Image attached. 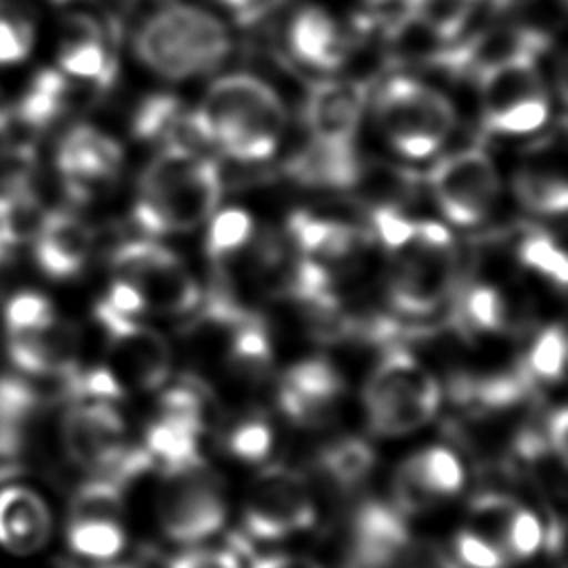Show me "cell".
Returning a JSON list of instances; mask_svg holds the SVG:
<instances>
[{
    "label": "cell",
    "mask_w": 568,
    "mask_h": 568,
    "mask_svg": "<svg viewBox=\"0 0 568 568\" xmlns=\"http://www.w3.org/2000/svg\"><path fill=\"white\" fill-rule=\"evenodd\" d=\"M373 464H375L373 448L357 437L337 439L320 453V470L339 490L357 488L373 470Z\"/></svg>",
    "instance_id": "25"
},
{
    "label": "cell",
    "mask_w": 568,
    "mask_h": 568,
    "mask_svg": "<svg viewBox=\"0 0 568 568\" xmlns=\"http://www.w3.org/2000/svg\"><path fill=\"white\" fill-rule=\"evenodd\" d=\"M91 248L89 229L71 213H49L38 231L36 260L51 277H71L80 273Z\"/></svg>",
    "instance_id": "19"
},
{
    "label": "cell",
    "mask_w": 568,
    "mask_h": 568,
    "mask_svg": "<svg viewBox=\"0 0 568 568\" xmlns=\"http://www.w3.org/2000/svg\"><path fill=\"white\" fill-rule=\"evenodd\" d=\"M248 537L235 532L224 548L189 550L169 561V568H240L242 557H248Z\"/></svg>",
    "instance_id": "43"
},
{
    "label": "cell",
    "mask_w": 568,
    "mask_h": 568,
    "mask_svg": "<svg viewBox=\"0 0 568 568\" xmlns=\"http://www.w3.org/2000/svg\"><path fill=\"white\" fill-rule=\"evenodd\" d=\"M33 44V24L9 2L0 0V64L27 58Z\"/></svg>",
    "instance_id": "39"
},
{
    "label": "cell",
    "mask_w": 568,
    "mask_h": 568,
    "mask_svg": "<svg viewBox=\"0 0 568 568\" xmlns=\"http://www.w3.org/2000/svg\"><path fill=\"white\" fill-rule=\"evenodd\" d=\"M51 510L40 493L27 486L0 488V546L13 555H31L51 537Z\"/></svg>",
    "instance_id": "17"
},
{
    "label": "cell",
    "mask_w": 568,
    "mask_h": 568,
    "mask_svg": "<svg viewBox=\"0 0 568 568\" xmlns=\"http://www.w3.org/2000/svg\"><path fill=\"white\" fill-rule=\"evenodd\" d=\"M195 113L211 142L242 162L271 158L286 124L280 95L248 73H231L213 82Z\"/></svg>",
    "instance_id": "2"
},
{
    "label": "cell",
    "mask_w": 568,
    "mask_h": 568,
    "mask_svg": "<svg viewBox=\"0 0 568 568\" xmlns=\"http://www.w3.org/2000/svg\"><path fill=\"white\" fill-rule=\"evenodd\" d=\"M67 544L80 557L109 561L124 548V532L118 521L111 519H80L69 521Z\"/></svg>",
    "instance_id": "26"
},
{
    "label": "cell",
    "mask_w": 568,
    "mask_h": 568,
    "mask_svg": "<svg viewBox=\"0 0 568 568\" xmlns=\"http://www.w3.org/2000/svg\"><path fill=\"white\" fill-rule=\"evenodd\" d=\"M541 544H544V526L539 517L524 506H515L499 537V546L504 548L508 559L510 561L526 559L535 555L541 548Z\"/></svg>",
    "instance_id": "35"
},
{
    "label": "cell",
    "mask_w": 568,
    "mask_h": 568,
    "mask_svg": "<svg viewBox=\"0 0 568 568\" xmlns=\"http://www.w3.org/2000/svg\"><path fill=\"white\" fill-rule=\"evenodd\" d=\"M273 446V430L264 419H244L226 435V448L233 457L244 462H260Z\"/></svg>",
    "instance_id": "41"
},
{
    "label": "cell",
    "mask_w": 568,
    "mask_h": 568,
    "mask_svg": "<svg viewBox=\"0 0 568 568\" xmlns=\"http://www.w3.org/2000/svg\"><path fill=\"white\" fill-rule=\"evenodd\" d=\"M67 95V80L51 69L40 71L29 91L18 102V118L29 126H47L62 109Z\"/></svg>",
    "instance_id": "27"
},
{
    "label": "cell",
    "mask_w": 568,
    "mask_h": 568,
    "mask_svg": "<svg viewBox=\"0 0 568 568\" xmlns=\"http://www.w3.org/2000/svg\"><path fill=\"white\" fill-rule=\"evenodd\" d=\"M231 364L244 375H262L271 364V342L257 317L244 315L233 324Z\"/></svg>",
    "instance_id": "29"
},
{
    "label": "cell",
    "mask_w": 568,
    "mask_h": 568,
    "mask_svg": "<svg viewBox=\"0 0 568 568\" xmlns=\"http://www.w3.org/2000/svg\"><path fill=\"white\" fill-rule=\"evenodd\" d=\"M566 424H568V413L564 406H559L557 410H552L548 415V422H546V428H544V435H546V442L550 446V450L564 462L566 457Z\"/></svg>",
    "instance_id": "46"
},
{
    "label": "cell",
    "mask_w": 568,
    "mask_h": 568,
    "mask_svg": "<svg viewBox=\"0 0 568 568\" xmlns=\"http://www.w3.org/2000/svg\"><path fill=\"white\" fill-rule=\"evenodd\" d=\"M204 410V395L200 393L197 384L184 382L166 388L160 397V417L180 422L202 433V415Z\"/></svg>",
    "instance_id": "40"
},
{
    "label": "cell",
    "mask_w": 568,
    "mask_h": 568,
    "mask_svg": "<svg viewBox=\"0 0 568 568\" xmlns=\"http://www.w3.org/2000/svg\"><path fill=\"white\" fill-rule=\"evenodd\" d=\"M517 253H519L521 264L541 273L557 286H566L568 260H566V253L561 251V246L552 237H548L544 233H532V235L524 237Z\"/></svg>",
    "instance_id": "36"
},
{
    "label": "cell",
    "mask_w": 568,
    "mask_h": 568,
    "mask_svg": "<svg viewBox=\"0 0 568 568\" xmlns=\"http://www.w3.org/2000/svg\"><path fill=\"white\" fill-rule=\"evenodd\" d=\"M362 164L353 144H337L311 138L288 162L286 173L302 186L313 189H353Z\"/></svg>",
    "instance_id": "18"
},
{
    "label": "cell",
    "mask_w": 568,
    "mask_h": 568,
    "mask_svg": "<svg viewBox=\"0 0 568 568\" xmlns=\"http://www.w3.org/2000/svg\"><path fill=\"white\" fill-rule=\"evenodd\" d=\"M4 322L11 335L40 331L53 322L51 302L40 293H18L4 306Z\"/></svg>",
    "instance_id": "38"
},
{
    "label": "cell",
    "mask_w": 568,
    "mask_h": 568,
    "mask_svg": "<svg viewBox=\"0 0 568 568\" xmlns=\"http://www.w3.org/2000/svg\"><path fill=\"white\" fill-rule=\"evenodd\" d=\"M344 379L326 359L293 364L280 384V406L297 424H320L328 406L339 397Z\"/></svg>",
    "instance_id": "15"
},
{
    "label": "cell",
    "mask_w": 568,
    "mask_h": 568,
    "mask_svg": "<svg viewBox=\"0 0 568 568\" xmlns=\"http://www.w3.org/2000/svg\"><path fill=\"white\" fill-rule=\"evenodd\" d=\"M58 2H64V0H58Z\"/></svg>",
    "instance_id": "50"
},
{
    "label": "cell",
    "mask_w": 568,
    "mask_h": 568,
    "mask_svg": "<svg viewBox=\"0 0 568 568\" xmlns=\"http://www.w3.org/2000/svg\"><path fill=\"white\" fill-rule=\"evenodd\" d=\"M288 44L300 62L320 69H335L346 55V42L322 7H304L295 13L288 27Z\"/></svg>",
    "instance_id": "21"
},
{
    "label": "cell",
    "mask_w": 568,
    "mask_h": 568,
    "mask_svg": "<svg viewBox=\"0 0 568 568\" xmlns=\"http://www.w3.org/2000/svg\"><path fill=\"white\" fill-rule=\"evenodd\" d=\"M455 555L457 564L464 568H508L510 559L504 548L475 530H462L455 537Z\"/></svg>",
    "instance_id": "42"
},
{
    "label": "cell",
    "mask_w": 568,
    "mask_h": 568,
    "mask_svg": "<svg viewBox=\"0 0 568 568\" xmlns=\"http://www.w3.org/2000/svg\"><path fill=\"white\" fill-rule=\"evenodd\" d=\"M477 80L486 118L541 93L537 58L506 60L477 73Z\"/></svg>",
    "instance_id": "22"
},
{
    "label": "cell",
    "mask_w": 568,
    "mask_h": 568,
    "mask_svg": "<svg viewBox=\"0 0 568 568\" xmlns=\"http://www.w3.org/2000/svg\"><path fill=\"white\" fill-rule=\"evenodd\" d=\"M366 98V84L355 80H326L315 84L304 106L311 138L353 144Z\"/></svg>",
    "instance_id": "13"
},
{
    "label": "cell",
    "mask_w": 568,
    "mask_h": 568,
    "mask_svg": "<svg viewBox=\"0 0 568 568\" xmlns=\"http://www.w3.org/2000/svg\"><path fill=\"white\" fill-rule=\"evenodd\" d=\"M253 235V220L242 209H224L209 222L206 253L211 260H224L237 253Z\"/></svg>",
    "instance_id": "32"
},
{
    "label": "cell",
    "mask_w": 568,
    "mask_h": 568,
    "mask_svg": "<svg viewBox=\"0 0 568 568\" xmlns=\"http://www.w3.org/2000/svg\"><path fill=\"white\" fill-rule=\"evenodd\" d=\"M428 182L442 213L459 226L481 222L499 191L495 164L481 149L444 158L433 166Z\"/></svg>",
    "instance_id": "8"
},
{
    "label": "cell",
    "mask_w": 568,
    "mask_h": 568,
    "mask_svg": "<svg viewBox=\"0 0 568 568\" xmlns=\"http://www.w3.org/2000/svg\"><path fill=\"white\" fill-rule=\"evenodd\" d=\"M113 266L131 282L146 308L160 313H186L200 302V286L166 246L153 240H135L113 253Z\"/></svg>",
    "instance_id": "6"
},
{
    "label": "cell",
    "mask_w": 568,
    "mask_h": 568,
    "mask_svg": "<svg viewBox=\"0 0 568 568\" xmlns=\"http://www.w3.org/2000/svg\"><path fill=\"white\" fill-rule=\"evenodd\" d=\"M122 493L124 486L118 481L95 475L87 484H82L71 499V521L80 519H111L118 521L122 510Z\"/></svg>",
    "instance_id": "30"
},
{
    "label": "cell",
    "mask_w": 568,
    "mask_h": 568,
    "mask_svg": "<svg viewBox=\"0 0 568 568\" xmlns=\"http://www.w3.org/2000/svg\"><path fill=\"white\" fill-rule=\"evenodd\" d=\"M231 47L224 24L209 11L171 4L153 13L135 33L138 58L158 75L182 80L220 64Z\"/></svg>",
    "instance_id": "3"
},
{
    "label": "cell",
    "mask_w": 568,
    "mask_h": 568,
    "mask_svg": "<svg viewBox=\"0 0 568 568\" xmlns=\"http://www.w3.org/2000/svg\"><path fill=\"white\" fill-rule=\"evenodd\" d=\"M95 317L111 339L124 382L144 390L162 386L171 364L164 337L153 328L142 326L135 317L113 311L104 300L98 302Z\"/></svg>",
    "instance_id": "12"
},
{
    "label": "cell",
    "mask_w": 568,
    "mask_h": 568,
    "mask_svg": "<svg viewBox=\"0 0 568 568\" xmlns=\"http://www.w3.org/2000/svg\"><path fill=\"white\" fill-rule=\"evenodd\" d=\"M222 195L213 160L180 144H166L144 169L133 217L151 235L184 233L213 215Z\"/></svg>",
    "instance_id": "1"
},
{
    "label": "cell",
    "mask_w": 568,
    "mask_h": 568,
    "mask_svg": "<svg viewBox=\"0 0 568 568\" xmlns=\"http://www.w3.org/2000/svg\"><path fill=\"white\" fill-rule=\"evenodd\" d=\"M513 186L517 197L537 213L559 215L568 206V186L559 173L524 169Z\"/></svg>",
    "instance_id": "28"
},
{
    "label": "cell",
    "mask_w": 568,
    "mask_h": 568,
    "mask_svg": "<svg viewBox=\"0 0 568 568\" xmlns=\"http://www.w3.org/2000/svg\"><path fill=\"white\" fill-rule=\"evenodd\" d=\"M62 444L69 459L95 475H104L129 448L124 422L109 402L73 406L62 419Z\"/></svg>",
    "instance_id": "11"
},
{
    "label": "cell",
    "mask_w": 568,
    "mask_h": 568,
    "mask_svg": "<svg viewBox=\"0 0 568 568\" xmlns=\"http://www.w3.org/2000/svg\"><path fill=\"white\" fill-rule=\"evenodd\" d=\"M459 315L464 326L473 331H501L506 326L508 308L497 288L488 284H473L459 300Z\"/></svg>",
    "instance_id": "31"
},
{
    "label": "cell",
    "mask_w": 568,
    "mask_h": 568,
    "mask_svg": "<svg viewBox=\"0 0 568 568\" xmlns=\"http://www.w3.org/2000/svg\"><path fill=\"white\" fill-rule=\"evenodd\" d=\"M251 568H322L311 559L304 557H291V555H268L260 557L251 564Z\"/></svg>",
    "instance_id": "47"
},
{
    "label": "cell",
    "mask_w": 568,
    "mask_h": 568,
    "mask_svg": "<svg viewBox=\"0 0 568 568\" xmlns=\"http://www.w3.org/2000/svg\"><path fill=\"white\" fill-rule=\"evenodd\" d=\"M548 120V100L544 93L521 100L495 115L486 118V129L499 135H524L541 129Z\"/></svg>",
    "instance_id": "37"
},
{
    "label": "cell",
    "mask_w": 568,
    "mask_h": 568,
    "mask_svg": "<svg viewBox=\"0 0 568 568\" xmlns=\"http://www.w3.org/2000/svg\"><path fill=\"white\" fill-rule=\"evenodd\" d=\"M373 224H375L377 237L388 248L402 251L415 240V222L402 215L395 206H375Z\"/></svg>",
    "instance_id": "44"
},
{
    "label": "cell",
    "mask_w": 568,
    "mask_h": 568,
    "mask_svg": "<svg viewBox=\"0 0 568 568\" xmlns=\"http://www.w3.org/2000/svg\"><path fill=\"white\" fill-rule=\"evenodd\" d=\"M397 260L388 297L395 311L406 315L433 313L453 291L457 264L450 246H433L413 240Z\"/></svg>",
    "instance_id": "9"
},
{
    "label": "cell",
    "mask_w": 568,
    "mask_h": 568,
    "mask_svg": "<svg viewBox=\"0 0 568 568\" xmlns=\"http://www.w3.org/2000/svg\"><path fill=\"white\" fill-rule=\"evenodd\" d=\"M75 351L78 331L55 320L40 331L11 335L9 342V355L18 368L36 375H58L60 379L75 371Z\"/></svg>",
    "instance_id": "20"
},
{
    "label": "cell",
    "mask_w": 568,
    "mask_h": 568,
    "mask_svg": "<svg viewBox=\"0 0 568 568\" xmlns=\"http://www.w3.org/2000/svg\"><path fill=\"white\" fill-rule=\"evenodd\" d=\"M430 501L450 497L464 486V468L457 455L444 446H430L404 462L399 473Z\"/></svg>",
    "instance_id": "24"
},
{
    "label": "cell",
    "mask_w": 568,
    "mask_h": 568,
    "mask_svg": "<svg viewBox=\"0 0 568 568\" xmlns=\"http://www.w3.org/2000/svg\"><path fill=\"white\" fill-rule=\"evenodd\" d=\"M288 233L304 257L324 264L331 273L353 264L371 240L353 224L324 220L306 211H297L288 217Z\"/></svg>",
    "instance_id": "16"
},
{
    "label": "cell",
    "mask_w": 568,
    "mask_h": 568,
    "mask_svg": "<svg viewBox=\"0 0 568 568\" xmlns=\"http://www.w3.org/2000/svg\"><path fill=\"white\" fill-rule=\"evenodd\" d=\"M197 437L200 430L166 417H158L146 428L144 450L149 453L151 462H158L169 477L195 473L202 468Z\"/></svg>",
    "instance_id": "23"
},
{
    "label": "cell",
    "mask_w": 568,
    "mask_h": 568,
    "mask_svg": "<svg viewBox=\"0 0 568 568\" xmlns=\"http://www.w3.org/2000/svg\"><path fill=\"white\" fill-rule=\"evenodd\" d=\"M60 64L73 78L98 80L102 84L113 78V67H115L102 44V38L64 42L60 53Z\"/></svg>",
    "instance_id": "33"
},
{
    "label": "cell",
    "mask_w": 568,
    "mask_h": 568,
    "mask_svg": "<svg viewBox=\"0 0 568 568\" xmlns=\"http://www.w3.org/2000/svg\"><path fill=\"white\" fill-rule=\"evenodd\" d=\"M315 506L304 477L288 468H266L253 484L244 508L246 537L275 541L311 528Z\"/></svg>",
    "instance_id": "7"
},
{
    "label": "cell",
    "mask_w": 568,
    "mask_h": 568,
    "mask_svg": "<svg viewBox=\"0 0 568 568\" xmlns=\"http://www.w3.org/2000/svg\"><path fill=\"white\" fill-rule=\"evenodd\" d=\"M375 113L390 146L410 160L433 155L455 124L448 98L413 78L388 80L377 95Z\"/></svg>",
    "instance_id": "5"
},
{
    "label": "cell",
    "mask_w": 568,
    "mask_h": 568,
    "mask_svg": "<svg viewBox=\"0 0 568 568\" xmlns=\"http://www.w3.org/2000/svg\"><path fill=\"white\" fill-rule=\"evenodd\" d=\"M435 377L406 351H390L364 386L368 426L377 435L397 437L422 428L439 408Z\"/></svg>",
    "instance_id": "4"
},
{
    "label": "cell",
    "mask_w": 568,
    "mask_h": 568,
    "mask_svg": "<svg viewBox=\"0 0 568 568\" xmlns=\"http://www.w3.org/2000/svg\"><path fill=\"white\" fill-rule=\"evenodd\" d=\"M566 362V335L561 326H546L535 342L524 362V371L530 379L541 382H557L564 375Z\"/></svg>",
    "instance_id": "34"
},
{
    "label": "cell",
    "mask_w": 568,
    "mask_h": 568,
    "mask_svg": "<svg viewBox=\"0 0 568 568\" xmlns=\"http://www.w3.org/2000/svg\"><path fill=\"white\" fill-rule=\"evenodd\" d=\"M224 519V499L200 470L175 475L160 497L162 530L178 544H195L211 537L222 528Z\"/></svg>",
    "instance_id": "10"
},
{
    "label": "cell",
    "mask_w": 568,
    "mask_h": 568,
    "mask_svg": "<svg viewBox=\"0 0 568 568\" xmlns=\"http://www.w3.org/2000/svg\"><path fill=\"white\" fill-rule=\"evenodd\" d=\"M106 568H140V566H133V564H120V566H106Z\"/></svg>",
    "instance_id": "49"
},
{
    "label": "cell",
    "mask_w": 568,
    "mask_h": 568,
    "mask_svg": "<svg viewBox=\"0 0 568 568\" xmlns=\"http://www.w3.org/2000/svg\"><path fill=\"white\" fill-rule=\"evenodd\" d=\"M104 304L111 306L113 311L122 313V315H129V317H135L142 311H146V304H144L140 291L131 282H126L122 277L111 284V288H109V293L104 297Z\"/></svg>",
    "instance_id": "45"
},
{
    "label": "cell",
    "mask_w": 568,
    "mask_h": 568,
    "mask_svg": "<svg viewBox=\"0 0 568 568\" xmlns=\"http://www.w3.org/2000/svg\"><path fill=\"white\" fill-rule=\"evenodd\" d=\"M220 2H224V4H229V7H233V9H240L246 0H220Z\"/></svg>",
    "instance_id": "48"
},
{
    "label": "cell",
    "mask_w": 568,
    "mask_h": 568,
    "mask_svg": "<svg viewBox=\"0 0 568 568\" xmlns=\"http://www.w3.org/2000/svg\"><path fill=\"white\" fill-rule=\"evenodd\" d=\"M122 164L120 144L93 126L71 129L58 151V169L69 191L84 200L93 184L109 182Z\"/></svg>",
    "instance_id": "14"
}]
</instances>
